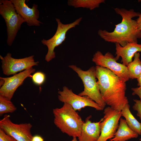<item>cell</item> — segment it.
<instances>
[{
	"label": "cell",
	"mask_w": 141,
	"mask_h": 141,
	"mask_svg": "<svg viewBox=\"0 0 141 141\" xmlns=\"http://www.w3.org/2000/svg\"><path fill=\"white\" fill-rule=\"evenodd\" d=\"M34 57V56L32 55L21 58H15L12 57L10 53H8L4 57L0 55L3 74L7 76L14 75L18 72L38 66L39 62L35 61Z\"/></svg>",
	"instance_id": "cell-10"
},
{
	"label": "cell",
	"mask_w": 141,
	"mask_h": 141,
	"mask_svg": "<svg viewBox=\"0 0 141 141\" xmlns=\"http://www.w3.org/2000/svg\"><path fill=\"white\" fill-rule=\"evenodd\" d=\"M115 44V57L118 60L121 57V62L126 66H127L132 61V58L136 53L138 52H141V44L136 43H129L125 46H122L118 43Z\"/></svg>",
	"instance_id": "cell-15"
},
{
	"label": "cell",
	"mask_w": 141,
	"mask_h": 141,
	"mask_svg": "<svg viewBox=\"0 0 141 141\" xmlns=\"http://www.w3.org/2000/svg\"><path fill=\"white\" fill-rule=\"evenodd\" d=\"M114 9L116 14L121 16V22L115 25L112 32L99 30V35L106 42L118 43L122 46L129 43H137L138 39H141V31L138 28L136 21L132 18L138 17L140 13L133 9L116 8Z\"/></svg>",
	"instance_id": "cell-2"
},
{
	"label": "cell",
	"mask_w": 141,
	"mask_h": 141,
	"mask_svg": "<svg viewBox=\"0 0 141 141\" xmlns=\"http://www.w3.org/2000/svg\"><path fill=\"white\" fill-rule=\"evenodd\" d=\"M82 18V17H80L72 23L64 24L61 22L59 19L56 18L57 26L55 34L50 39L48 40L43 39L41 41L42 43L48 48V51L45 57L46 61L49 62L55 57V53L54 51L55 48L65 40L67 31L79 25Z\"/></svg>",
	"instance_id": "cell-6"
},
{
	"label": "cell",
	"mask_w": 141,
	"mask_h": 141,
	"mask_svg": "<svg viewBox=\"0 0 141 141\" xmlns=\"http://www.w3.org/2000/svg\"><path fill=\"white\" fill-rule=\"evenodd\" d=\"M137 79L138 81V86H139V87H141V74Z\"/></svg>",
	"instance_id": "cell-27"
},
{
	"label": "cell",
	"mask_w": 141,
	"mask_h": 141,
	"mask_svg": "<svg viewBox=\"0 0 141 141\" xmlns=\"http://www.w3.org/2000/svg\"><path fill=\"white\" fill-rule=\"evenodd\" d=\"M122 116L125 119L129 127L133 131L140 135L141 123H140L134 117L130 110V105L126 104L121 111Z\"/></svg>",
	"instance_id": "cell-17"
},
{
	"label": "cell",
	"mask_w": 141,
	"mask_h": 141,
	"mask_svg": "<svg viewBox=\"0 0 141 141\" xmlns=\"http://www.w3.org/2000/svg\"><path fill=\"white\" fill-rule=\"evenodd\" d=\"M71 141H78L77 137H73V139Z\"/></svg>",
	"instance_id": "cell-28"
},
{
	"label": "cell",
	"mask_w": 141,
	"mask_h": 141,
	"mask_svg": "<svg viewBox=\"0 0 141 141\" xmlns=\"http://www.w3.org/2000/svg\"><path fill=\"white\" fill-rule=\"evenodd\" d=\"M92 61L96 66L109 69L125 82L130 79L127 66L117 62L115 57L109 52L103 55L98 51L93 55Z\"/></svg>",
	"instance_id": "cell-7"
},
{
	"label": "cell",
	"mask_w": 141,
	"mask_h": 141,
	"mask_svg": "<svg viewBox=\"0 0 141 141\" xmlns=\"http://www.w3.org/2000/svg\"><path fill=\"white\" fill-rule=\"evenodd\" d=\"M133 101L135 103L133 106V108L134 110L137 111V115L141 120V100L134 99Z\"/></svg>",
	"instance_id": "cell-22"
},
{
	"label": "cell",
	"mask_w": 141,
	"mask_h": 141,
	"mask_svg": "<svg viewBox=\"0 0 141 141\" xmlns=\"http://www.w3.org/2000/svg\"><path fill=\"white\" fill-rule=\"evenodd\" d=\"M140 54L136 52L134 54L133 61L127 66L130 79H137L141 74V61Z\"/></svg>",
	"instance_id": "cell-19"
},
{
	"label": "cell",
	"mask_w": 141,
	"mask_h": 141,
	"mask_svg": "<svg viewBox=\"0 0 141 141\" xmlns=\"http://www.w3.org/2000/svg\"><path fill=\"white\" fill-rule=\"evenodd\" d=\"M31 141H32V140Z\"/></svg>",
	"instance_id": "cell-30"
},
{
	"label": "cell",
	"mask_w": 141,
	"mask_h": 141,
	"mask_svg": "<svg viewBox=\"0 0 141 141\" xmlns=\"http://www.w3.org/2000/svg\"><path fill=\"white\" fill-rule=\"evenodd\" d=\"M68 66L77 74L83 84L84 90L78 95L87 96L104 109L106 104L102 99L98 85L95 67L92 66L84 71L75 65Z\"/></svg>",
	"instance_id": "cell-4"
},
{
	"label": "cell",
	"mask_w": 141,
	"mask_h": 141,
	"mask_svg": "<svg viewBox=\"0 0 141 141\" xmlns=\"http://www.w3.org/2000/svg\"><path fill=\"white\" fill-rule=\"evenodd\" d=\"M16 12L29 26H40L42 23L38 20L39 13L37 5L33 4L32 8L26 4L25 0H10Z\"/></svg>",
	"instance_id": "cell-13"
},
{
	"label": "cell",
	"mask_w": 141,
	"mask_h": 141,
	"mask_svg": "<svg viewBox=\"0 0 141 141\" xmlns=\"http://www.w3.org/2000/svg\"><path fill=\"white\" fill-rule=\"evenodd\" d=\"M0 14L6 24L7 32V43L12 45L21 25L26 22L16 12L10 0H0Z\"/></svg>",
	"instance_id": "cell-5"
},
{
	"label": "cell",
	"mask_w": 141,
	"mask_h": 141,
	"mask_svg": "<svg viewBox=\"0 0 141 141\" xmlns=\"http://www.w3.org/2000/svg\"><path fill=\"white\" fill-rule=\"evenodd\" d=\"M17 109L12 102L4 96L0 95V114L13 113Z\"/></svg>",
	"instance_id": "cell-20"
},
{
	"label": "cell",
	"mask_w": 141,
	"mask_h": 141,
	"mask_svg": "<svg viewBox=\"0 0 141 141\" xmlns=\"http://www.w3.org/2000/svg\"><path fill=\"white\" fill-rule=\"evenodd\" d=\"M95 68L98 85L104 101L113 109L121 111L128 104L126 82L107 68L98 66Z\"/></svg>",
	"instance_id": "cell-1"
},
{
	"label": "cell",
	"mask_w": 141,
	"mask_h": 141,
	"mask_svg": "<svg viewBox=\"0 0 141 141\" xmlns=\"http://www.w3.org/2000/svg\"><path fill=\"white\" fill-rule=\"evenodd\" d=\"M32 140V141H43L44 140L40 136L36 135L33 137Z\"/></svg>",
	"instance_id": "cell-26"
},
{
	"label": "cell",
	"mask_w": 141,
	"mask_h": 141,
	"mask_svg": "<svg viewBox=\"0 0 141 141\" xmlns=\"http://www.w3.org/2000/svg\"><path fill=\"white\" fill-rule=\"evenodd\" d=\"M53 113L54 123L62 132L73 138L80 136L84 122L69 104L64 103L61 107L54 109Z\"/></svg>",
	"instance_id": "cell-3"
},
{
	"label": "cell",
	"mask_w": 141,
	"mask_h": 141,
	"mask_svg": "<svg viewBox=\"0 0 141 141\" xmlns=\"http://www.w3.org/2000/svg\"><path fill=\"white\" fill-rule=\"evenodd\" d=\"M105 2L104 0H69L67 3L75 8L82 7L92 10L99 7L101 4Z\"/></svg>",
	"instance_id": "cell-18"
},
{
	"label": "cell",
	"mask_w": 141,
	"mask_h": 141,
	"mask_svg": "<svg viewBox=\"0 0 141 141\" xmlns=\"http://www.w3.org/2000/svg\"><path fill=\"white\" fill-rule=\"evenodd\" d=\"M91 116L87 117L82 128L78 141H97L100 135V123L102 118L98 122H92L90 120Z\"/></svg>",
	"instance_id": "cell-14"
},
{
	"label": "cell",
	"mask_w": 141,
	"mask_h": 141,
	"mask_svg": "<svg viewBox=\"0 0 141 141\" xmlns=\"http://www.w3.org/2000/svg\"><path fill=\"white\" fill-rule=\"evenodd\" d=\"M140 135H141V133H140ZM140 141H141V138H140Z\"/></svg>",
	"instance_id": "cell-29"
},
{
	"label": "cell",
	"mask_w": 141,
	"mask_h": 141,
	"mask_svg": "<svg viewBox=\"0 0 141 141\" xmlns=\"http://www.w3.org/2000/svg\"><path fill=\"white\" fill-rule=\"evenodd\" d=\"M32 127L29 123H14L8 115H5L0 120V129L17 141H31L33 137L31 132Z\"/></svg>",
	"instance_id": "cell-9"
},
{
	"label": "cell",
	"mask_w": 141,
	"mask_h": 141,
	"mask_svg": "<svg viewBox=\"0 0 141 141\" xmlns=\"http://www.w3.org/2000/svg\"><path fill=\"white\" fill-rule=\"evenodd\" d=\"M32 77L33 82L36 85H38L42 84L44 82L45 79V74L40 72L35 73Z\"/></svg>",
	"instance_id": "cell-21"
},
{
	"label": "cell",
	"mask_w": 141,
	"mask_h": 141,
	"mask_svg": "<svg viewBox=\"0 0 141 141\" xmlns=\"http://www.w3.org/2000/svg\"><path fill=\"white\" fill-rule=\"evenodd\" d=\"M58 98L61 102L69 104L76 111H80L83 108L89 107L96 110L103 109L98 104L87 96H81L74 93L72 90L64 86L62 91L58 92Z\"/></svg>",
	"instance_id": "cell-11"
},
{
	"label": "cell",
	"mask_w": 141,
	"mask_h": 141,
	"mask_svg": "<svg viewBox=\"0 0 141 141\" xmlns=\"http://www.w3.org/2000/svg\"><path fill=\"white\" fill-rule=\"evenodd\" d=\"M133 91L132 95H137L140 98L141 100V87L136 88H132L131 89Z\"/></svg>",
	"instance_id": "cell-24"
},
{
	"label": "cell",
	"mask_w": 141,
	"mask_h": 141,
	"mask_svg": "<svg viewBox=\"0 0 141 141\" xmlns=\"http://www.w3.org/2000/svg\"><path fill=\"white\" fill-rule=\"evenodd\" d=\"M138 134L132 130L128 125L125 119L121 118L117 130L114 137L110 141H126L137 138Z\"/></svg>",
	"instance_id": "cell-16"
},
{
	"label": "cell",
	"mask_w": 141,
	"mask_h": 141,
	"mask_svg": "<svg viewBox=\"0 0 141 141\" xmlns=\"http://www.w3.org/2000/svg\"><path fill=\"white\" fill-rule=\"evenodd\" d=\"M35 71V69L32 67L11 77H0V95L11 100L17 89L26 78L32 77L31 74Z\"/></svg>",
	"instance_id": "cell-12"
},
{
	"label": "cell",
	"mask_w": 141,
	"mask_h": 141,
	"mask_svg": "<svg viewBox=\"0 0 141 141\" xmlns=\"http://www.w3.org/2000/svg\"><path fill=\"white\" fill-rule=\"evenodd\" d=\"M138 29L141 31V14L140 13L138 18L136 20Z\"/></svg>",
	"instance_id": "cell-25"
},
{
	"label": "cell",
	"mask_w": 141,
	"mask_h": 141,
	"mask_svg": "<svg viewBox=\"0 0 141 141\" xmlns=\"http://www.w3.org/2000/svg\"><path fill=\"white\" fill-rule=\"evenodd\" d=\"M103 113L104 116L100 123V135L97 141H107L114 137L122 116L121 111L109 106L104 109Z\"/></svg>",
	"instance_id": "cell-8"
},
{
	"label": "cell",
	"mask_w": 141,
	"mask_h": 141,
	"mask_svg": "<svg viewBox=\"0 0 141 141\" xmlns=\"http://www.w3.org/2000/svg\"><path fill=\"white\" fill-rule=\"evenodd\" d=\"M0 141H17L12 137L0 129Z\"/></svg>",
	"instance_id": "cell-23"
}]
</instances>
